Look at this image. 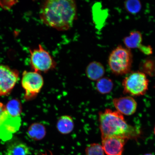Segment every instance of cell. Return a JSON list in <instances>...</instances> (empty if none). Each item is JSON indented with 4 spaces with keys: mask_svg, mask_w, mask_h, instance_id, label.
Here are the masks:
<instances>
[{
    "mask_svg": "<svg viewBox=\"0 0 155 155\" xmlns=\"http://www.w3.org/2000/svg\"><path fill=\"white\" fill-rule=\"evenodd\" d=\"M76 3L71 0H48L41 7L40 18L47 26L58 31L69 30L77 18Z\"/></svg>",
    "mask_w": 155,
    "mask_h": 155,
    "instance_id": "6da1fadb",
    "label": "cell"
},
{
    "mask_svg": "<svg viewBox=\"0 0 155 155\" xmlns=\"http://www.w3.org/2000/svg\"><path fill=\"white\" fill-rule=\"evenodd\" d=\"M113 103L117 111L122 115H131L134 114L136 111L137 102L130 96L114 99Z\"/></svg>",
    "mask_w": 155,
    "mask_h": 155,
    "instance_id": "30bf717a",
    "label": "cell"
},
{
    "mask_svg": "<svg viewBox=\"0 0 155 155\" xmlns=\"http://www.w3.org/2000/svg\"><path fill=\"white\" fill-rule=\"evenodd\" d=\"M154 134L155 135V127H154Z\"/></svg>",
    "mask_w": 155,
    "mask_h": 155,
    "instance_id": "d4e9b609",
    "label": "cell"
},
{
    "mask_svg": "<svg viewBox=\"0 0 155 155\" xmlns=\"http://www.w3.org/2000/svg\"><path fill=\"white\" fill-rule=\"evenodd\" d=\"M140 71L151 77L155 76V57H147L141 61L139 65Z\"/></svg>",
    "mask_w": 155,
    "mask_h": 155,
    "instance_id": "2e32d148",
    "label": "cell"
},
{
    "mask_svg": "<svg viewBox=\"0 0 155 155\" xmlns=\"http://www.w3.org/2000/svg\"><path fill=\"white\" fill-rule=\"evenodd\" d=\"M41 155H53L52 153L51 152H50L49 154H48V153H46L45 154H42Z\"/></svg>",
    "mask_w": 155,
    "mask_h": 155,
    "instance_id": "603a6c76",
    "label": "cell"
},
{
    "mask_svg": "<svg viewBox=\"0 0 155 155\" xmlns=\"http://www.w3.org/2000/svg\"><path fill=\"white\" fill-rule=\"evenodd\" d=\"M144 155H155L152 153H147L146 154H145Z\"/></svg>",
    "mask_w": 155,
    "mask_h": 155,
    "instance_id": "cb8c5ba5",
    "label": "cell"
},
{
    "mask_svg": "<svg viewBox=\"0 0 155 155\" xmlns=\"http://www.w3.org/2000/svg\"><path fill=\"white\" fill-rule=\"evenodd\" d=\"M21 116H12L6 111L0 118V139L3 141L10 140L20 128Z\"/></svg>",
    "mask_w": 155,
    "mask_h": 155,
    "instance_id": "52a82bcc",
    "label": "cell"
},
{
    "mask_svg": "<svg viewBox=\"0 0 155 155\" xmlns=\"http://www.w3.org/2000/svg\"><path fill=\"white\" fill-rule=\"evenodd\" d=\"M19 75V72L16 70L0 65V96L10 94L18 80Z\"/></svg>",
    "mask_w": 155,
    "mask_h": 155,
    "instance_id": "ba28073f",
    "label": "cell"
},
{
    "mask_svg": "<svg viewBox=\"0 0 155 155\" xmlns=\"http://www.w3.org/2000/svg\"><path fill=\"white\" fill-rule=\"evenodd\" d=\"M149 82L144 73L140 71L132 72L123 81L124 93L131 96L144 95L148 90Z\"/></svg>",
    "mask_w": 155,
    "mask_h": 155,
    "instance_id": "277c9868",
    "label": "cell"
},
{
    "mask_svg": "<svg viewBox=\"0 0 155 155\" xmlns=\"http://www.w3.org/2000/svg\"><path fill=\"white\" fill-rule=\"evenodd\" d=\"M86 72L87 76L90 80L97 81L104 76L105 69L101 63L94 61L87 66Z\"/></svg>",
    "mask_w": 155,
    "mask_h": 155,
    "instance_id": "8fae6325",
    "label": "cell"
},
{
    "mask_svg": "<svg viewBox=\"0 0 155 155\" xmlns=\"http://www.w3.org/2000/svg\"><path fill=\"white\" fill-rule=\"evenodd\" d=\"M6 111V106L2 103L0 102V118L4 114Z\"/></svg>",
    "mask_w": 155,
    "mask_h": 155,
    "instance_id": "7402d4cb",
    "label": "cell"
},
{
    "mask_svg": "<svg viewBox=\"0 0 155 155\" xmlns=\"http://www.w3.org/2000/svg\"><path fill=\"white\" fill-rule=\"evenodd\" d=\"M124 6L129 13L135 14L140 11L141 4L138 0H127L125 2Z\"/></svg>",
    "mask_w": 155,
    "mask_h": 155,
    "instance_id": "d6986e66",
    "label": "cell"
},
{
    "mask_svg": "<svg viewBox=\"0 0 155 155\" xmlns=\"http://www.w3.org/2000/svg\"><path fill=\"white\" fill-rule=\"evenodd\" d=\"M30 149L26 144L22 143H15L8 147L6 155H28Z\"/></svg>",
    "mask_w": 155,
    "mask_h": 155,
    "instance_id": "9a60e30c",
    "label": "cell"
},
{
    "mask_svg": "<svg viewBox=\"0 0 155 155\" xmlns=\"http://www.w3.org/2000/svg\"><path fill=\"white\" fill-rule=\"evenodd\" d=\"M5 106L7 111L10 115L15 117L21 116L22 106L19 100L17 99L11 100Z\"/></svg>",
    "mask_w": 155,
    "mask_h": 155,
    "instance_id": "ac0fdd59",
    "label": "cell"
},
{
    "mask_svg": "<svg viewBox=\"0 0 155 155\" xmlns=\"http://www.w3.org/2000/svg\"><path fill=\"white\" fill-rule=\"evenodd\" d=\"M102 138L111 136L124 137L128 140L137 138L140 132L128 124L123 115L117 111L106 109L99 114Z\"/></svg>",
    "mask_w": 155,
    "mask_h": 155,
    "instance_id": "7a4b0ae2",
    "label": "cell"
},
{
    "mask_svg": "<svg viewBox=\"0 0 155 155\" xmlns=\"http://www.w3.org/2000/svg\"><path fill=\"white\" fill-rule=\"evenodd\" d=\"M104 153L102 145L97 143L89 145L86 149V155H104Z\"/></svg>",
    "mask_w": 155,
    "mask_h": 155,
    "instance_id": "ffe728a7",
    "label": "cell"
},
{
    "mask_svg": "<svg viewBox=\"0 0 155 155\" xmlns=\"http://www.w3.org/2000/svg\"><path fill=\"white\" fill-rule=\"evenodd\" d=\"M138 48L141 52L145 55H150L153 53L152 48L150 45H145L141 44Z\"/></svg>",
    "mask_w": 155,
    "mask_h": 155,
    "instance_id": "44dd1931",
    "label": "cell"
},
{
    "mask_svg": "<svg viewBox=\"0 0 155 155\" xmlns=\"http://www.w3.org/2000/svg\"><path fill=\"white\" fill-rule=\"evenodd\" d=\"M102 146L107 155H122L128 139L119 136L108 137L102 138Z\"/></svg>",
    "mask_w": 155,
    "mask_h": 155,
    "instance_id": "9c48e42d",
    "label": "cell"
},
{
    "mask_svg": "<svg viewBox=\"0 0 155 155\" xmlns=\"http://www.w3.org/2000/svg\"><path fill=\"white\" fill-rule=\"evenodd\" d=\"M133 61L131 50L121 45L112 50L108 59L110 69L114 74L123 75L130 73Z\"/></svg>",
    "mask_w": 155,
    "mask_h": 155,
    "instance_id": "3957f363",
    "label": "cell"
},
{
    "mask_svg": "<svg viewBox=\"0 0 155 155\" xmlns=\"http://www.w3.org/2000/svg\"><path fill=\"white\" fill-rule=\"evenodd\" d=\"M44 83L43 77L38 72L24 71L21 83L25 91V99L31 100L37 95L43 87Z\"/></svg>",
    "mask_w": 155,
    "mask_h": 155,
    "instance_id": "8992f818",
    "label": "cell"
},
{
    "mask_svg": "<svg viewBox=\"0 0 155 155\" xmlns=\"http://www.w3.org/2000/svg\"><path fill=\"white\" fill-rule=\"evenodd\" d=\"M30 52V64L34 71L46 72L55 68L57 63L55 60L41 45Z\"/></svg>",
    "mask_w": 155,
    "mask_h": 155,
    "instance_id": "5b68a950",
    "label": "cell"
},
{
    "mask_svg": "<svg viewBox=\"0 0 155 155\" xmlns=\"http://www.w3.org/2000/svg\"><path fill=\"white\" fill-rule=\"evenodd\" d=\"M154 87H155V86H154Z\"/></svg>",
    "mask_w": 155,
    "mask_h": 155,
    "instance_id": "484cf974",
    "label": "cell"
},
{
    "mask_svg": "<svg viewBox=\"0 0 155 155\" xmlns=\"http://www.w3.org/2000/svg\"><path fill=\"white\" fill-rule=\"evenodd\" d=\"M114 83L111 79L108 77H104L97 81L96 87L99 92L105 94L111 92Z\"/></svg>",
    "mask_w": 155,
    "mask_h": 155,
    "instance_id": "e0dca14e",
    "label": "cell"
},
{
    "mask_svg": "<svg viewBox=\"0 0 155 155\" xmlns=\"http://www.w3.org/2000/svg\"><path fill=\"white\" fill-rule=\"evenodd\" d=\"M143 37L141 33L138 31L131 32L129 36L124 38L123 41L126 48L128 49L139 48L141 45Z\"/></svg>",
    "mask_w": 155,
    "mask_h": 155,
    "instance_id": "7c38bea8",
    "label": "cell"
},
{
    "mask_svg": "<svg viewBox=\"0 0 155 155\" xmlns=\"http://www.w3.org/2000/svg\"><path fill=\"white\" fill-rule=\"evenodd\" d=\"M46 134V128L42 124L36 123L32 124L28 131V137L35 140H40L44 138Z\"/></svg>",
    "mask_w": 155,
    "mask_h": 155,
    "instance_id": "5bb4252c",
    "label": "cell"
},
{
    "mask_svg": "<svg viewBox=\"0 0 155 155\" xmlns=\"http://www.w3.org/2000/svg\"><path fill=\"white\" fill-rule=\"evenodd\" d=\"M57 127L59 132L63 134L71 133L74 127V123L72 118L68 115L61 116L58 119Z\"/></svg>",
    "mask_w": 155,
    "mask_h": 155,
    "instance_id": "4fadbf2b",
    "label": "cell"
}]
</instances>
